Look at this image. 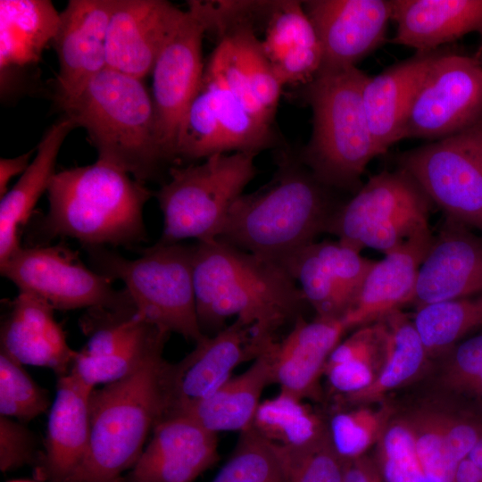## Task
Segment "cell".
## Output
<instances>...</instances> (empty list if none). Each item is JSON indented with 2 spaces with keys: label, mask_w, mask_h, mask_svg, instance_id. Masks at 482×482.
Wrapping results in <instances>:
<instances>
[{
  "label": "cell",
  "mask_w": 482,
  "mask_h": 482,
  "mask_svg": "<svg viewBox=\"0 0 482 482\" xmlns=\"http://www.w3.org/2000/svg\"><path fill=\"white\" fill-rule=\"evenodd\" d=\"M204 72L219 78L255 118L272 125L271 116L256 100L230 45L220 39Z\"/></svg>",
  "instance_id": "obj_42"
},
{
  "label": "cell",
  "mask_w": 482,
  "mask_h": 482,
  "mask_svg": "<svg viewBox=\"0 0 482 482\" xmlns=\"http://www.w3.org/2000/svg\"><path fill=\"white\" fill-rule=\"evenodd\" d=\"M375 262L339 240L313 241L278 261L323 320H342L352 309Z\"/></svg>",
  "instance_id": "obj_15"
},
{
  "label": "cell",
  "mask_w": 482,
  "mask_h": 482,
  "mask_svg": "<svg viewBox=\"0 0 482 482\" xmlns=\"http://www.w3.org/2000/svg\"><path fill=\"white\" fill-rule=\"evenodd\" d=\"M169 335L152 326L145 334L108 355L91 357L77 351L69 372L92 388L118 381L162 353Z\"/></svg>",
  "instance_id": "obj_34"
},
{
  "label": "cell",
  "mask_w": 482,
  "mask_h": 482,
  "mask_svg": "<svg viewBox=\"0 0 482 482\" xmlns=\"http://www.w3.org/2000/svg\"><path fill=\"white\" fill-rule=\"evenodd\" d=\"M36 442L33 434L13 419L0 416V470L7 472L33 461Z\"/></svg>",
  "instance_id": "obj_43"
},
{
  "label": "cell",
  "mask_w": 482,
  "mask_h": 482,
  "mask_svg": "<svg viewBox=\"0 0 482 482\" xmlns=\"http://www.w3.org/2000/svg\"><path fill=\"white\" fill-rule=\"evenodd\" d=\"M432 204L401 168L382 170L337 207L326 233L359 252L368 247L386 255L433 234L428 224Z\"/></svg>",
  "instance_id": "obj_9"
},
{
  "label": "cell",
  "mask_w": 482,
  "mask_h": 482,
  "mask_svg": "<svg viewBox=\"0 0 482 482\" xmlns=\"http://www.w3.org/2000/svg\"><path fill=\"white\" fill-rule=\"evenodd\" d=\"M388 411L359 408L339 412L330 420V443L345 461L364 455L375 442H378L386 424Z\"/></svg>",
  "instance_id": "obj_39"
},
{
  "label": "cell",
  "mask_w": 482,
  "mask_h": 482,
  "mask_svg": "<svg viewBox=\"0 0 482 482\" xmlns=\"http://www.w3.org/2000/svg\"><path fill=\"white\" fill-rule=\"evenodd\" d=\"M166 363L157 353L129 376L93 390L87 451L67 482H119L130 470L165 414Z\"/></svg>",
  "instance_id": "obj_5"
},
{
  "label": "cell",
  "mask_w": 482,
  "mask_h": 482,
  "mask_svg": "<svg viewBox=\"0 0 482 482\" xmlns=\"http://www.w3.org/2000/svg\"><path fill=\"white\" fill-rule=\"evenodd\" d=\"M267 18L262 45L271 64L290 52L320 46L303 1H273Z\"/></svg>",
  "instance_id": "obj_35"
},
{
  "label": "cell",
  "mask_w": 482,
  "mask_h": 482,
  "mask_svg": "<svg viewBox=\"0 0 482 482\" xmlns=\"http://www.w3.org/2000/svg\"><path fill=\"white\" fill-rule=\"evenodd\" d=\"M59 21L60 12L49 0L0 1L1 83L38 63Z\"/></svg>",
  "instance_id": "obj_28"
},
{
  "label": "cell",
  "mask_w": 482,
  "mask_h": 482,
  "mask_svg": "<svg viewBox=\"0 0 482 482\" xmlns=\"http://www.w3.org/2000/svg\"><path fill=\"white\" fill-rule=\"evenodd\" d=\"M369 77L356 67L320 71L303 87V97L312 112V129L297 155L331 189L355 194L369 162L383 154L363 105L362 91Z\"/></svg>",
  "instance_id": "obj_6"
},
{
  "label": "cell",
  "mask_w": 482,
  "mask_h": 482,
  "mask_svg": "<svg viewBox=\"0 0 482 482\" xmlns=\"http://www.w3.org/2000/svg\"><path fill=\"white\" fill-rule=\"evenodd\" d=\"M0 270L19 292L31 294L54 310L134 306L125 288L115 289L114 280L87 268L76 253L61 244L21 247L0 264Z\"/></svg>",
  "instance_id": "obj_11"
},
{
  "label": "cell",
  "mask_w": 482,
  "mask_h": 482,
  "mask_svg": "<svg viewBox=\"0 0 482 482\" xmlns=\"http://www.w3.org/2000/svg\"><path fill=\"white\" fill-rule=\"evenodd\" d=\"M202 83L209 88L213 99L224 153L257 154L277 145L278 137L272 125L250 113L219 78L204 72Z\"/></svg>",
  "instance_id": "obj_33"
},
{
  "label": "cell",
  "mask_w": 482,
  "mask_h": 482,
  "mask_svg": "<svg viewBox=\"0 0 482 482\" xmlns=\"http://www.w3.org/2000/svg\"><path fill=\"white\" fill-rule=\"evenodd\" d=\"M211 482H286L271 445L253 429L242 432L237 446Z\"/></svg>",
  "instance_id": "obj_36"
},
{
  "label": "cell",
  "mask_w": 482,
  "mask_h": 482,
  "mask_svg": "<svg viewBox=\"0 0 482 482\" xmlns=\"http://www.w3.org/2000/svg\"><path fill=\"white\" fill-rule=\"evenodd\" d=\"M266 346L237 319L212 337L205 335L181 361L167 362L164 416L179 413L211 395L239 364L256 359Z\"/></svg>",
  "instance_id": "obj_14"
},
{
  "label": "cell",
  "mask_w": 482,
  "mask_h": 482,
  "mask_svg": "<svg viewBox=\"0 0 482 482\" xmlns=\"http://www.w3.org/2000/svg\"><path fill=\"white\" fill-rule=\"evenodd\" d=\"M444 381L461 395L482 404V332L445 351Z\"/></svg>",
  "instance_id": "obj_41"
},
{
  "label": "cell",
  "mask_w": 482,
  "mask_h": 482,
  "mask_svg": "<svg viewBox=\"0 0 482 482\" xmlns=\"http://www.w3.org/2000/svg\"><path fill=\"white\" fill-rule=\"evenodd\" d=\"M74 121L62 114L46 131L37 152L18 182L1 197L0 202V264L21 246L19 233L29 220L35 205L47 191L59 151L68 134L76 128Z\"/></svg>",
  "instance_id": "obj_27"
},
{
  "label": "cell",
  "mask_w": 482,
  "mask_h": 482,
  "mask_svg": "<svg viewBox=\"0 0 482 482\" xmlns=\"http://www.w3.org/2000/svg\"><path fill=\"white\" fill-rule=\"evenodd\" d=\"M376 369L364 362L346 361L326 364L324 372L331 386L348 396L370 386L377 377Z\"/></svg>",
  "instance_id": "obj_44"
},
{
  "label": "cell",
  "mask_w": 482,
  "mask_h": 482,
  "mask_svg": "<svg viewBox=\"0 0 482 482\" xmlns=\"http://www.w3.org/2000/svg\"><path fill=\"white\" fill-rule=\"evenodd\" d=\"M478 34H479L480 38H481V42H480V45H479V46H482V28H481V29L478 31Z\"/></svg>",
  "instance_id": "obj_50"
},
{
  "label": "cell",
  "mask_w": 482,
  "mask_h": 482,
  "mask_svg": "<svg viewBox=\"0 0 482 482\" xmlns=\"http://www.w3.org/2000/svg\"><path fill=\"white\" fill-rule=\"evenodd\" d=\"M119 482H126L124 478H122Z\"/></svg>",
  "instance_id": "obj_51"
},
{
  "label": "cell",
  "mask_w": 482,
  "mask_h": 482,
  "mask_svg": "<svg viewBox=\"0 0 482 482\" xmlns=\"http://www.w3.org/2000/svg\"><path fill=\"white\" fill-rule=\"evenodd\" d=\"M9 304L1 323V351L23 365L48 368L58 377L67 374L77 351L68 345L54 309L25 292Z\"/></svg>",
  "instance_id": "obj_21"
},
{
  "label": "cell",
  "mask_w": 482,
  "mask_h": 482,
  "mask_svg": "<svg viewBox=\"0 0 482 482\" xmlns=\"http://www.w3.org/2000/svg\"><path fill=\"white\" fill-rule=\"evenodd\" d=\"M114 0H70L60 12L55 49L58 104L75 97L107 68L106 33Z\"/></svg>",
  "instance_id": "obj_18"
},
{
  "label": "cell",
  "mask_w": 482,
  "mask_h": 482,
  "mask_svg": "<svg viewBox=\"0 0 482 482\" xmlns=\"http://www.w3.org/2000/svg\"><path fill=\"white\" fill-rule=\"evenodd\" d=\"M298 155L284 154L272 179L232 204L217 239L278 262L326 233L337 204Z\"/></svg>",
  "instance_id": "obj_2"
},
{
  "label": "cell",
  "mask_w": 482,
  "mask_h": 482,
  "mask_svg": "<svg viewBox=\"0 0 482 482\" xmlns=\"http://www.w3.org/2000/svg\"><path fill=\"white\" fill-rule=\"evenodd\" d=\"M474 57L478 60V62L481 64L482 66V46H478V49L476 53V54L474 55Z\"/></svg>",
  "instance_id": "obj_48"
},
{
  "label": "cell",
  "mask_w": 482,
  "mask_h": 482,
  "mask_svg": "<svg viewBox=\"0 0 482 482\" xmlns=\"http://www.w3.org/2000/svg\"><path fill=\"white\" fill-rule=\"evenodd\" d=\"M94 389L71 372L58 377L38 465L39 476L49 482H67L87 453Z\"/></svg>",
  "instance_id": "obj_22"
},
{
  "label": "cell",
  "mask_w": 482,
  "mask_h": 482,
  "mask_svg": "<svg viewBox=\"0 0 482 482\" xmlns=\"http://www.w3.org/2000/svg\"><path fill=\"white\" fill-rule=\"evenodd\" d=\"M86 250L96 271L124 284L145 320L195 343L204 337L196 313L193 245L157 242L133 260L104 246Z\"/></svg>",
  "instance_id": "obj_7"
},
{
  "label": "cell",
  "mask_w": 482,
  "mask_h": 482,
  "mask_svg": "<svg viewBox=\"0 0 482 482\" xmlns=\"http://www.w3.org/2000/svg\"><path fill=\"white\" fill-rule=\"evenodd\" d=\"M381 320L386 336L383 362L370 386L345 396L349 402L368 403L382 398L386 393L412 378L428 354L413 321L400 310Z\"/></svg>",
  "instance_id": "obj_30"
},
{
  "label": "cell",
  "mask_w": 482,
  "mask_h": 482,
  "mask_svg": "<svg viewBox=\"0 0 482 482\" xmlns=\"http://www.w3.org/2000/svg\"><path fill=\"white\" fill-rule=\"evenodd\" d=\"M270 445L280 462L286 482H344L345 461L335 452L328 434L303 447Z\"/></svg>",
  "instance_id": "obj_37"
},
{
  "label": "cell",
  "mask_w": 482,
  "mask_h": 482,
  "mask_svg": "<svg viewBox=\"0 0 482 482\" xmlns=\"http://www.w3.org/2000/svg\"><path fill=\"white\" fill-rule=\"evenodd\" d=\"M217 434L184 414L162 417L126 482H194L218 459Z\"/></svg>",
  "instance_id": "obj_19"
},
{
  "label": "cell",
  "mask_w": 482,
  "mask_h": 482,
  "mask_svg": "<svg viewBox=\"0 0 482 482\" xmlns=\"http://www.w3.org/2000/svg\"><path fill=\"white\" fill-rule=\"evenodd\" d=\"M440 51L416 52L375 76H370L362 100L370 129L382 154L402 140L414 99Z\"/></svg>",
  "instance_id": "obj_24"
},
{
  "label": "cell",
  "mask_w": 482,
  "mask_h": 482,
  "mask_svg": "<svg viewBox=\"0 0 482 482\" xmlns=\"http://www.w3.org/2000/svg\"><path fill=\"white\" fill-rule=\"evenodd\" d=\"M346 330L342 320L307 321L300 315L281 341L266 347L273 383L300 399L313 396L328 357Z\"/></svg>",
  "instance_id": "obj_23"
},
{
  "label": "cell",
  "mask_w": 482,
  "mask_h": 482,
  "mask_svg": "<svg viewBox=\"0 0 482 482\" xmlns=\"http://www.w3.org/2000/svg\"><path fill=\"white\" fill-rule=\"evenodd\" d=\"M303 6L321 46L320 71L356 67L385 42L392 19V0H308Z\"/></svg>",
  "instance_id": "obj_16"
},
{
  "label": "cell",
  "mask_w": 482,
  "mask_h": 482,
  "mask_svg": "<svg viewBox=\"0 0 482 482\" xmlns=\"http://www.w3.org/2000/svg\"><path fill=\"white\" fill-rule=\"evenodd\" d=\"M23 366L0 350V416L28 421L51 405L47 392Z\"/></svg>",
  "instance_id": "obj_38"
},
{
  "label": "cell",
  "mask_w": 482,
  "mask_h": 482,
  "mask_svg": "<svg viewBox=\"0 0 482 482\" xmlns=\"http://www.w3.org/2000/svg\"><path fill=\"white\" fill-rule=\"evenodd\" d=\"M446 219L482 233V117L468 128L399 154Z\"/></svg>",
  "instance_id": "obj_10"
},
{
  "label": "cell",
  "mask_w": 482,
  "mask_h": 482,
  "mask_svg": "<svg viewBox=\"0 0 482 482\" xmlns=\"http://www.w3.org/2000/svg\"><path fill=\"white\" fill-rule=\"evenodd\" d=\"M481 117V64L474 56L440 51L414 99L402 139L437 140Z\"/></svg>",
  "instance_id": "obj_12"
},
{
  "label": "cell",
  "mask_w": 482,
  "mask_h": 482,
  "mask_svg": "<svg viewBox=\"0 0 482 482\" xmlns=\"http://www.w3.org/2000/svg\"><path fill=\"white\" fill-rule=\"evenodd\" d=\"M446 219L420 265L413 303L417 309L482 295V236Z\"/></svg>",
  "instance_id": "obj_20"
},
{
  "label": "cell",
  "mask_w": 482,
  "mask_h": 482,
  "mask_svg": "<svg viewBox=\"0 0 482 482\" xmlns=\"http://www.w3.org/2000/svg\"><path fill=\"white\" fill-rule=\"evenodd\" d=\"M396 24L390 40L416 52H432L482 28V0H392Z\"/></svg>",
  "instance_id": "obj_26"
},
{
  "label": "cell",
  "mask_w": 482,
  "mask_h": 482,
  "mask_svg": "<svg viewBox=\"0 0 482 482\" xmlns=\"http://www.w3.org/2000/svg\"><path fill=\"white\" fill-rule=\"evenodd\" d=\"M452 482H482V439L458 463Z\"/></svg>",
  "instance_id": "obj_46"
},
{
  "label": "cell",
  "mask_w": 482,
  "mask_h": 482,
  "mask_svg": "<svg viewBox=\"0 0 482 482\" xmlns=\"http://www.w3.org/2000/svg\"><path fill=\"white\" fill-rule=\"evenodd\" d=\"M205 32L199 17L187 9L151 72L158 138L167 162L175 161L181 120L202 86V43Z\"/></svg>",
  "instance_id": "obj_13"
},
{
  "label": "cell",
  "mask_w": 482,
  "mask_h": 482,
  "mask_svg": "<svg viewBox=\"0 0 482 482\" xmlns=\"http://www.w3.org/2000/svg\"><path fill=\"white\" fill-rule=\"evenodd\" d=\"M413 324L427 353H442L482 329V295L420 307Z\"/></svg>",
  "instance_id": "obj_32"
},
{
  "label": "cell",
  "mask_w": 482,
  "mask_h": 482,
  "mask_svg": "<svg viewBox=\"0 0 482 482\" xmlns=\"http://www.w3.org/2000/svg\"><path fill=\"white\" fill-rule=\"evenodd\" d=\"M59 106L77 127L85 129L97 160L138 182L154 179L167 162L159 143L152 95L142 79L105 68Z\"/></svg>",
  "instance_id": "obj_4"
},
{
  "label": "cell",
  "mask_w": 482,
  "mask_h": 482,
  "mask_svg": "<svg viewBox=\"0 0 482 482\" xmlns=\"http://www.w3.org/2000/svg\"><path fill=\"white\" fill-rule=\"evenodd\" d=\"M377 464L386 482H429L407 419L388 422L378 440Z\"/></svg>",
  "instance_id": "obj_40"
},
{
  "label": "cell",
  "mask_w": 482,
  "mask_h": 482,
  "mask_svg": "<svg viewBox=\"0 0 482 482\" xmlns=\"http://www.w3.org/2000/svg\"><path fill=\"white\" fill-rule=\"evenodd\" d=\"M344 482H386L376 461L362 455L345 461Z\"/></svg>",
  "instance_id": "obj_45"
},
{
  "label": "cell",
  "mask_w": 482,
  "mask_h": 482,
  "mask_svg": "<svg viewBox=\"0 0 482 482\" xmlns=\"http://www.w3.org/2000/svg\"><path fill=\"white\" fill-rule=\"evenodd\" d=\"M251 429L270 444L292 448L310 445L328 434L303 399L283 391L261 402Z\"/></svg>",
  "instance_id": "obj_31"
},
{
  "label": "cell",
  "mask_w": 482,
  "mask_h": 482,
  "mask_svg": "<svg viewBox=\"0 0 482 482\" xmlns=\"http://www.w3.org/2000/svg\"><path fill=\"white\" fill-rule=\"evenodd\" d=\"M434 236L412 239L375 262L353 306L342 319L347 329L379 320L413 302L419 270Z\"/></svg>",
  "instance_id": "obj_25"
},
{
  "label": "cell",
  "mask_w": 482,
  "mask_h": 482,
  "mask_svg": "<svg viewBox=\"0 0 482 482\" xmlns=\"http://www.w3.org/2000/svg\"><path fill=\"white\" fill-rule=\"evenodd\" d=\"M49 210L41 220L47 238L69 237L86 246H133L146 241L143 211L153 193L110 163L56 172L47 189Z\"/></svg>",
  "instance_id": "obj_3"
},
{
  "label": "cell",
  "mask_w": 482,
  "mask_h": 482,
  "mask_svg": "<svg viewBox=\"0 0 482 482\" xmlns=\"http://www.w3.org/2000/svg\"><path fill=\"white\" fill-rule=\"evenodd\" d=\"M255 155L216 154L199 164L170 167L168 182L154 194L163 214L158 242L217 239L232 204L258 172Z\"/></svg>",
  "instance_id": "obj_8"
},
{
  "label": "cell",
  "mask_w": 482,
  "mask_h": 482,
  "mask_svg": "<svg viewBox=\"0 0 482 482\" xmlns=\"http://www.w3.org/2000/svg\"><path fill=\"white\" fill-rule=\"evenodd\" d=\"M196 313L204 329L220 328L231 316L252 328L263 344L296 320L304 296L295 279L274 260L214 239L193 245Z\"/></svg>",
  "instance_id": "obj_1"
},
{
  "label": "cell",
  "mask_w": 482,
  "mask_h": 482,
  "mask_svg": "<svg viewBox=\"0 0 482 482\" xmlns=\"http://www.w3.org/2000/svg\"><path fill=\"white\" fill-rule=\"evenodd\" d=\"M271 383L270 360L265 348L245 371L231 377L211 395L176 414L192 418L214 434L242 433L252 428L262 393Z\"/></svg>",
  "instance_id": "obj_29"
},
{
  "label": "cell",
  "mask_w": 482,
  "mask_h": 482,
  "mask_svg": "<svg viewBox=\"0 0 482 482\" xmlns=\"http://www.w3.org/2000/svg\"><path fill=\"white\" fill-rule=\"evenodd\" d=\"M185 13L163 0H114L106 33L107 68L143 79Z\"/></svg>",
  "instance_id": "obj_17"
},
{
  "label": "cell",
  "mask_w": 482,
  "mask_h": 482,
  "mask_svg": "<svg viewBox=\"0 0 482 482\" xmlns=\"http://www.w3.org/2000/svg\"><path fill=\"white\" fill-rule=\"evenodd\" d=\"M10 482H35V481H30V480H12V481H10Z\"/></svg>",
  "instance_id": "obj_49"
},
{
  "label": "cell",
  "mask_w": 482,
  "mask_h": 482,
  "mask_svg": "<svg viewBox=\"0 0 482 482\" xmlns=\"http://www.w3.org/2000/svg\"><path fill=\"white\" fill-rule=\"evenodd\" d=\"M34 150L27 152L21 155L13 158L0 159V195H4L7 192V186L10 180L22 174L29 165V160Z\"/></svg>",
  "instance_id": "obj_47"
}]
</instances>
